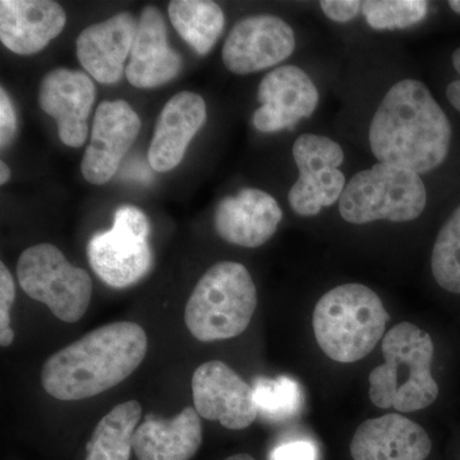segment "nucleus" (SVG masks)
Instances as JSON below:
<instances>
[{
	"label": "nucleus",
	"instance_id": "nucleus-15",
	"mask_svg": "<svg viewBox=\"0 0 460 460\" xmlns=\"http://www.w3.org/2000/svg\"><path fill=\"white\" fill-rule=\"evenodd\" d=\"M283 219L277 199L265 190L243 189L220 201L215 211L217 234L235 246H262L275 234Z\"/></svg>",
	"mask_w": 460,
	"mask_h": 460
},
{
	"label": "nucleus",
	"instance_id": "nucleus-9",
	"mask_svg": "<svg viewBox=\"0 0 460 460\" xmlns=\"http://www.w3.org/2000/svg\"><path fill=\"white\" fill-rule=\"evenodd\" d=\"M293 157L299 178L288 199L296 214L314 217L341 199L345 190L344 174L338 169L344 162L341 145L325 136L305 133L293 145Z\"/></svg>",
	"mask_w": 460,
	"mask_h": 460
},
{
	"label": "nucleus",
	"instance_id": "nucleus-2",
	"mask_svg": "<svg viewBox=\"0 0 460 460\" xmlns=\"http://www.w3.org/2000/svg\"><path fill=\"white\" fill-rule=\"evenodd\" d=\"M147 344L138 323H108L54 353L42 367V386L65 402L102 394L137 370Z\"/></svg>",
	"mask_w": 460,
	"mask_h": 460
},
{
	"label": "nucleus",
	"instance_id": "nucleus-26",
	"mask_svg": "<svg viewBox=\"0 0 460 460\" xmlns=\"http://www.w3.org/2000/svg\"><path fill=\"white\" fill-rule=\"evenodd\" d=\"M253 394L259 414L269 420L289 419L301 407V390L289 377L260 378L253 386Z\"/></svg>",
	"mask_w": 460,
	"mask_h": 460
},
{
	"label": "nucleus",
	"instance_id": "nucleus-1",
	"mask_svg": "<svg viewBox=\"0 0 460 460\" xmlns=\"http://www.w3.org/2000/svg\"><path fill=\"white\" fill-rule=\"evenodd\" d=\"M452 126L428 86L399 81L387 91L371 120L370 146L380 163L417 174L443 164Z\"/></svg>",
	"mask_w": 460,
	"mask_h": 460
},
{
	"label": "nucleus",
	"instance_id": "nucleus-13",
	"mask_svg": "<svg viewBox=\"0 0 460 460\" xmlns=\"http://www.w3.org/2000/svg\"><path fill=\"white\" fill-rule=\"evenodd\" d=\"M257 100L261 107L252 115L255 128L265 133L279 132L314 113L319 91L304 69L284 66L262 78Z\"/></svg>",
	"mask_w": 460,
	"mask_h": 460
},
{
	"label": "nucleus",
	"instance_id": "nucleus-28",
	"mask_svg": "<svg viewBox=\"0 0 460 460\" xmlns=\"http://www.w3.org/2000/svg\"><path fill=\"white\" fill-rule=\"evenodd\" d=\"M17 131V118L12 100L4 87L0 89V147L5 148L13 141Z\"/></svg>",
	"mask_w": 460,
	"mask_h": 460
},
{
	"label": "nucleus",
	"instance_id": "nucleus-8",
	"mask_svg": "<svg viewBox=\"0 0 460 460\" xmlns=\"http://www.w3.org/2000/svg\"><path fill=\"white\" fill-rule=\"evenodd\" d=\"M148 235L146 215L135 206H122L115 211L113 228L91 238L87 246L91 268L109 287L133 286L153 262Z\"/></svg>",
	"mask_w": 460,
	"mask_h": 460
},
{
	"label": "nucleus",
	"instance_id": "nucleus-12",
	"mask_svg": "<svg viewBox=\"0 0 460 460\" xmlns=\"http://www.w3.org/2000/svg\"><path fill=\"white\" fill-rule=\"evenodd\" d=\"M140 129V117L128 102H102L96 111L90 145L81 163L84 180L95 186L111 181Z\"/></svg>",
	"mask_w": 460,
	"mask_h": 460
},
{
	"label": "nucleus",
	"instance_id": "nucleus-6",
	"mask_svg": "<svg viewBox=\"0 0 460 460\" xmlns=\"http://www.w3.org/2000/svg\"><path fill=\"white\" fill-rule=\"evenodd\" d=\"M428 204L425 184L417 172L384 163L357 172L339 199L345 222L377 220L404 223L419 219Z\"/></svg>",
	"mask_w": 460,
	"mask_h": 460
},
{
	"label": "nucleus",
	"instance_id": "nucleus-3",
	"mask_svg": "<svg viewBox=\"0 0 460 460\" xmlns=\"http://www.w3.org/2000/svg\"><path fill=\"white\" fill-rule=\"evenodd\" d=\"M381 345L385 362L368 376L371 402L402 413L429 407L438 395L431 374L435 352L431 337L414 323H401L386 332Z\"/></svg>",
	"mask_w": 460,
	"mask_h": 460
},
{
	"label": "nucleus",
	"instance_id": "nucleus-29",
	"mask_svg": "<svg viewBox=\"0 0 460 460\" xmlns=\"http://www.w3.org/2000/svg\"><path fill=\"white\" fill-rule=\"evenodd\" d=\"M362 2L357 0H323L320 2L325 16L335 22H349L358 16L362 9Z\"/></svg>",
	"mask_w": 460,
	"mask_h": 460
},
{
	"label": "nucleus",
	"instance_id": "nucleus-34",
	"mask_svg": "<svg viewBox=\"0 0 460 460\" xmlns=\"http://www.w3.org/2000/svg\"><path fill=\"white\" fill-rule=\"evenodd\" d=\"M449 7L452 8L456 13L460 14V0H450Z\"/></svg>",
	"mask_w": 460,
	"mask_h": 460
},
{
	"label": "nucleus",
	"instance_id": "nucleus-14",
	"mask_svg": "<svg viewBox=\"0 0 460 460\" xmlns=\"http://www.w3.org/2000/svg\"><path fill=\"white\" fill-rule=\"evenodd\" d=\"M95 96V86L84 72L57 68L42 80L39 105L54 118L60 141L66 146L78 148L86 141Z\"/></svg>",
	"mask_w": 460,
	"mask_h": 460
},
{
	"label": "nucleus",
	"instance_id": "nucleus-11",
	"mask_svg": "<svg viewBox=\"0 0 460 460\" xmlns=\"http://www.w3.org/2000/svg\"><path fill=\"white\" fill-rule=\"evenodd\" d=\"M195 410L229 429H243L259 416L253 387L222 361L206 362L192 376Z\"/></svg>",
	"mask_w": 460,
	"mask_h": 460
},
{
	"label": "nucleus",
	"instance_id": "nucleus-32",
	"mask_svg": "<svg viewBox=\"0 0 460 460\" xmlns=\"http://www.w3.org/2000/svg\"><path fill=\"white\" fill-rule=\"evenodd\" d=\"M11 180V169L5 164V162H0V183L5 184Z\"/></svg>",
	"mask_w": 460,
	"mask_h": 460
},
{
	"label": "nucleus",
	"instance_id": "nucleus-5",
	"mask_svg": "<svg viewBox=\"0 0 460 460\" xmlns=\"http://www.w3.org/2000/svg\"><path fill=\"white\" fill-rule=\"evenodd\" d=\"M257 307V290L242 263H215L196 284L184 320L190 334L204 343L226 341L246 332Z\"/></svg>",
	"mask_w": 460,
	"mask_h": 460
},
{
	"label": "nucleus",
	"instance_id": "nucleus-31",
	"mask_svg": "<svg viewBox=\"0 0 460 460\" xmlns=\"http://www.w3.org/2000/svg\"><path fill=\"white\" fill-rule=\"evenodd\" d=\"M453 66L460 75V48L453 53ZM447 96L450 104H452L456 111H460V80L453 81V83L447 87Z\"/></svg>",
	"mask_w": 460,
	"mask_h": 460
},
{
	"label": "nucleus",
	"instance_id": "nucleus-4",
	"mask_svg": "<svg viewBox=\"0 0 460 460\" xmlns=\"http://www.w3.org/2000/svg\"><path fill=\"white\" fill-rule=\"evenodd\" d=\"M389 314L380 296L363 284H343L325 293L314 310V338L332 361H361L385 334Z\"/></svg>",
	"mask_w": 460,
	"mask_h": 460
},
{
	"label": "nucleus",
	"instance_id": "nucleus-33",
	"mask_svg": "<svg viewBox=\"0 0 460 460\" xmlns=\"http://www.w3.org/2000/svg\"><path fill=\"white\" fill-rule=\"evenodd\" d=\"M226 460H256L253 456H248V454H235V456H229Z\"/></svg>",
	"mask_w": 460,
	"mask_h": 460
},
{
	"label": "nucleus",
	"instance_id": "nucleus-30",
	"mask_svg": "<svg viewBox=\"0 0 460 460\" xmlns=\"http://www.w3.org/2000/svg\"><path fill=\"white\" fill-rule=\"evenodd\" d=\"M269 460H316V447L308 441H293L275 447Z\"/></svg>",
	"mask_w": 460,
	"mask_h": 460
},
{
	"label": "nucleus",
	"instance_id": "nucleus-19",
	"mask_svg": "<svg viewBox=\"0 0 460 460\" xmlns=\"http://www.w3.org/2000/svg\"><path fill=\"white\" fill-rule=\"evenodd\" d=\"M181 58L172 49L166 38V25L159 9L148 5L138 20L126 77L137 89H154L177 77Z\"/></svg>",
	"mask_w": 460,
	"mask_h": 460
},
{
	"label": "nucleus",
	"instance_id": "nucleus-17",
	"mask_svg": "<svg viewBox=\"0 0 460 460\" xmlns=\"http://www.w3.org/2000/svg\"><path fill=\"white\" fill-rule=\"evenodd\" d=\"M432 443L419 423L398 413L363 422L354 432V460H426Z\"/></svg>",
	"mask_w": 460,
	"mask_h": 460
},
{
	"label": "nucleus",
	"instance_id": "nucleus-18",
	"mask_svg": "<svg viewBox=\"0 0 460 460\" xmlns=\"http://www.w3.org/2000/svg\"><path fill=\"white\" fill-rule=\"evenodd\" d=\"M65 9L50 0H2L0 40L18 56H31L65 29Z\"/></svg>",
	"mask_w": 460,
	"mask_h": 460
},
{
	"label": "nucleus",
	"instance_id": "nucleus-7",
	"mask_svg": "<svg viewBox=\"0 0 460 460\" xmlns=\"http://www.w3.org/2000/svg\"><path fill=\"white\" fill-rule=\"evenodd\" d=\"M17 278L27 296L47 305L65 323H77L89 308L93 296L89 272L72 265L53 244H36L23 251Z\"/></svg>",
	"mask_w": 460,
	"mask_h": 460
},
{
	"label": "nucleus",
	"instance_id": "nucleus-24",
	"mask_svg": "<svg viewBox=\"0 0 460 460\" xmlns=\"http://www.w3.org/2000/svg\"><path fill=\"white\" fill-rule=\"evenodd\" d=\"M431 269L438 286L460 295V206L438 232L432 250Z\"/></svg>",
	"mask_w": 460,
	"mask_h": 460
},
{
	"label": "nucleus",
	"instance_id": "nucleus-25",
	"mask_svg": "<svg viewBox=\"0 0 460 460\" xmlns=\"http://www.w3.org/2000/svg\"><path fill=\"white\" fill-rule=\"evenodd\" d=\"M362 12L374 30H402L417 25L428 16L425 0H367Z\"/></svg>",
	"mask_w": 460,
	"mask_h": 460
},
{
	"label": "nucleus",
	"instance_id": "nucleus-21",
	"mask_svg": "<svg viewBox=\"0 0 460 460\" xmlns=\"http://www.w3.org/2000/svg\"><path fill=\"white\" fill-rule=\"evenodd\" d=\"M201 443V420L192 407L184 408L171 420L147 417L132 438L137 460H190Z\"/></svg>",
	"mask_w": 460,
	"mask_h": 460
},
{
	"label": "nucleus",
	"instance_id": "nucleus-27",
	"mask_svg": "<svg viewBox=\"0 0 460 460\" xmlns=\"http://www.w3.org/2000/svg\"><path fill=\"white\" fill-rule=\"evenodd\" d=\"M16 299V286L4 262L0 263V344L8 347L14 339L11 328V308Z\"/></svg>",
	"mask_w": 460,
	"mask_h": 460
},
{
	"label": "nucleus",
	"instance_id": "nucleus-16",
	"mask_svg": "<svg viewBox=\"0 0 460 460\" xmlns=\"http://www.w3.org/2000/svg\"><path fill=\"white\" fill-rule=\"evenodd\" d=\"M138 22L131 13L86 27L75 41L81 66L100 84H111L122 78L124 63L131 56Z\"/></svg>",
	"mask_w": 460,
	"mask_h": 460
},
{
	"label": "nucleus",
	"instance_id": "nucleus-23",
	"mask_svg": "<svg viewBox=\"0 0 460 460\" xmlns=\"http://www.w3.org/2000/svg\"><path fill=\"white\" fill-rule=\"evenodd\" d=\"M141 414L142 407L137 401L115 405L96 426L86 447V460H129L133 435Z\"/></svg>",
	"mask_w": 460,
	"mask_h": 460
},
{
	"label": "nucleus",
	"instance_id": "nucleus-20",
	"mask_svg": "<svg viewBox=\"0 0 460 460\" xmlns=\"http://www.w3.org/2000/svg\"><path fill=\"white\" fill-rule=\"evenodd\" d=\"M206 114L204 99L190 91H181L166 102L148 148L154 171L169 172L180 165L190 142L204 126Z\"/></svg>",
	"mask_w": 460,
	"mask_h": 460
},
{
	"label": "nucleus",
	"instance_id": "nucleus-10",
	"mask_svg": "<svg viewBox=\"0 0 460 460\" xmlns=\"http://www.w3.org/2000/svg\"><path fill=\"white\" fill-rule=\"evenodd\" d=\"M296 49L295 31L279 17L250 16L233 27L224 42L223 62L235 75H250L279 65Z\"/></svg>",
	"mask_w": 460,
	"mask_h": 460
},
{
	"label": "nucleus",
	"instance_id": "nucleus-22",
	"mask_svg": "<svg viewBox=\"0 0 460 460\" xmlns=\"http://www.w3.org/2000/svg\"><path fill=\"white\" fill-rule=\"evenodd\" d=\"M168 13L172 27L199 56L210 53L226 23L223 9L208 0H172Z\"/></svg>",
	"mask_w": 460,
	"mask_h": 460
}]
</instances>
